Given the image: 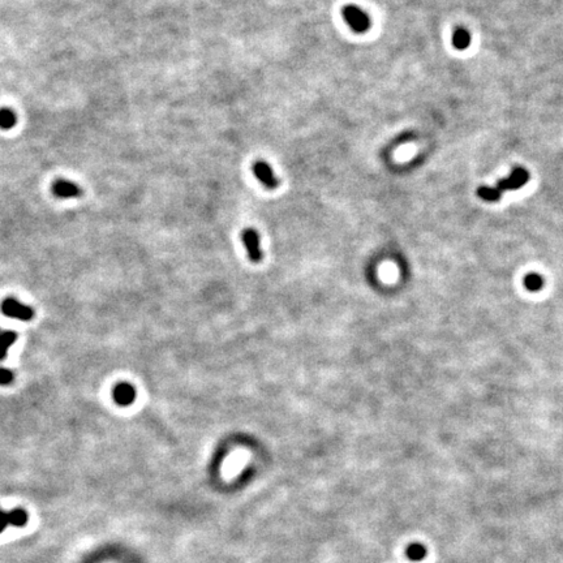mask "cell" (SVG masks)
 Here are the masks:
<instances>
[{
    "label": "cell",
    "mask_w": 563,
    "mask_h": 563,
    "mask_svg": "<svg viewBox=\"0 0 563 563\" xmlns=\"http://www.w3.org/2000/svg\"><path fill=\"white\" fill-rule=\"evenodd\" d=\"M241 239L248 252V257L252 262L258 263L262 261L263 253L261 250L260 245V236L255 228H245L241 234Z\"/></svg>",
    "instance_id": "3957f363"
},
{
    "label": "cell",
    "mask_w": 563,
    "mask_h": 563,
    "mask_svg": "<svg viewBox=\"0 0 563 563\" xmlns=\"http://www.w3.org/2000/svg\"><path fill=\"white\" fill-rule=\"evenodd\" d=\"M426 554V550L422 545L420 543H412V545L408 546L407 549V555L413 560H420L425 557Z\"/></svg>",
    "instance_id": "4fadbf2b"
},
{
    "label": "cell",
    "mask_w": 563,
    "mask_h": 563,
    "mask_svg": "<svg viewBox=\"0 0 563 563\" xmlns=\"http://www.w3.org/2000/svg\"><path fill=\"white\" fill-rule=\"evenodd\" d=\"M343 17L356 33H365L371 28V18L368 14L356 6H347L343 8Z\"/></svg>",
    "instance_id": "7a4b0ae2"
},
{
    "label": "cell",
    "mask_w": 563,
    "mask_h": 563,
    "mask_svg": "<svg viewBox=\"0 0 563 563\" xmlns=\"http://www.w3.org/2000/svg\"><path fill=\"white\" fill-rule=\"evenodd\" d=\"M52 193L59 198H77L82 195V189L73 181L57 179L51 187Z\"/></svg>",
    "instance_id": "52a82bcc"
},
{
    "label": "cell",
    "mask_w": 563,
    "mask_h": 563,
    "mask_svg": "<svg viewBox=\"0 0 563 563\" xmlns=\"http://www.w3.org/2000/svg\"><path fill=\"white\" fill-rule=\"evenodd\" d=\"M28 523V514L24 509H14L11 511L0 510V533L7 527H24Z\"/></svg>",
    "instance_id": "5b68a950"
},
{
    "label": "cell",
    "mask_w": 563,
    "mask_h": 563,
    "mask_svg": "<svg viewBox=\"0 0 563 563\" xmlns=\"http://www.w3.org/2000/svg\"><path fill=\"white\" fill-rule=\"evenodd\" d=\"M453 45L458 50H465L471 45V34L470 31L464 28H458L454 31L453 35Z\"/></svg>",
    "instance_id": "8fae6325"
},
{
    "label": "cell",
    "mask_w": 563,
    "mask_h": 563,
    "mask_svg": "<svg viewBox=\"0 0 563 563\" xmlns=\"http://www.w3.org/2000/svg\"><path fill=\"white\" fill-rule=\"evenodd\" d=\"M253 171H255V175L257 176L258 180L266 188L275 189L278 187V179L275 178L274 172H273V170L266 162H256L255 166H253Z\"/></svg>",
    "instance_id": "ba28073f"
},
{
    "label": "cell",
    "mask_w": 563,
    "mask_h": 563,
    "mask_svg": "<svg viewBox=\"0 0 563 563\" xmlns=\"http://www.w3.org/2000/svg\"><path fill=\"white\" fill-rule=\"evenodd\" d=\"M477 195L485 200V201H498L501 198L502 193L499 192L497 188H490V187H480L477 190Z\"/></svg>",
    "instance_id": "7c38bea8"
},
{
    "label": "cell",
    "mask_w": 563,
    "mask_h": 563,
    "mask_svg": "<svg viewBox=\"0 0 563 563\" xmlns=\"http://www.w3.org/2000/svg\"><path fill=\"white\" fill-rule=\"evenodd\" d=\"M528 179H529L528 172H527L524 168L518 167L512 171L506 179H502L501 181H498V184H497V187L495 188H497L501 193H503L504 190H515V189H519L520 187H523L527 181H528Z\"/></svg>",
    "instance_id": "277c9868"
},
{
    "label": "cell",
    "mask_w": 563,
    "mask_h": 563,
    "mask_svg": "<svg viewBox=\"0 0 563 563\" xmlns=\"http://www.w3.org/2000/svg\"><path fill=\"white\" fill-rule=\"evenodd\" d=\"M17 340L16 331H0V360H4L13 343Z\"/></svg>",
    "instance_id": "9c48e42d"
},
{
    "label": "cell",
    "mask_w": 563,
    "mask_h": 563,
    "mask_svg": "<svg viewBox=\"0 0 563 563\" xmlns=\"http://www.w3.org/2000/svg\"><path fill=\"white\" fill-rule=\"evenodd\" d=\"M17 124V115L12 108H0V128L4 130L11 129Z\"/></svg>",
    "instance_id": "30bf717a"
},
{
    "label": "cell",
    "mask_w": 563,
    "mask_h": 563,
    "mask_svg": "<svg viewBox=\"0 0 563 563\" xmlns=\"http://www.w3.org/2000/svg\"><path fill=\"white\" fill-rule=\"evenodd\" d=\"M2 312L7 317L14 318L20 321H30L34 317V309L31 306L20 303L14 297H8L2 303Z\"/></svg>",
    "instance_id": "6da1fadb"
},
{
    "label": "cell",
    "mask_w": 563,
    "mask_h": 563,
    "mask_svg": "<svg viewBox=\"0 0 563 563\" xmlns=\"http://www.w3.org/2000/svg\"><path fill=\"white\" fill-rule=\"evenodd\" d=\"M0 331H2V330H0Z\"/></svg>",
    "instance_id": "9a60e30c"
},
{
    "label": "cell",
    "mask_w": 563,
    "mask_h": 563,
    "mask_svg": "<svg viewBox=\"0 0 563 563\" xmlns=\"http://www.w3.org/2000/svg\"><path fill=\"white\" fill-rule=\"evenodd\" d=\"M136 389L133 387V385H130L128 382H119L112 389V399L115 400L117 404L122 405V407H127V405L132 404L136 400Z\"/></svg>",
    "instance_id": "8992f818"
},
{
    "label": "cell",
    "mask_w": 563,
    "mask_h": 563,
    "mask_svg": "<svg viewBox=\"0 0 563 563\" xmlns=\"http://www.w3.org/2000/svg\"><path fill=\"white\" fill-rule=\"evenodd\" d=\"M14 381V373L11 369L7 368H0V385L7 386L11 385Z\"/></svg>",
    "instance_id": "5bb4252c"
}]
</instances>
